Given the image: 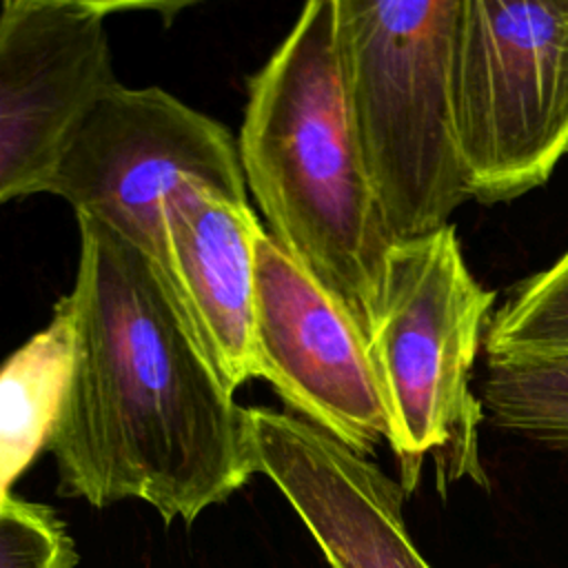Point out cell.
Returning a JSON list of instances; mask_svg holds the SVG:
<instances>
[{
  "mask_svg": "<svg viewBox=\"0 0 568 568\" xmlns=\"http://www.w3.org/2000/svg\"><path fill=\"white\" fill-rule=\"evenodd\" d=\"M246 410L257 473L286 497L331 568H430L408 535L399 481L288 410Z\"/></svg>",
  "mask_w": 568,
  "mask_h": 568,
  "instance_id": "cell-9",
  "label": "cell"
},
{
  "mask_svg": "<svg viewBox=\"0 0 568 568\" xmlns=\"http://www.w3.org/2000/svg\"><path fill=\"white\" fill-rule=\"evenodd\" d=\"M184 180L248 202L237 140L224 124L160 87L115 82L75 122L42 193L122 233L166 280L162 200Z\"/></svg>",
  "mask_w": 568,
  "mask_h": 568,
  "instance_id": "cell-6",
  "label": "cell"
},
{
  "mask_svg": "<svg viewBox=\"0 0 568 568\" xmlns=\"http://www.w3.org/2000/svg\"><path fill=\"white\" fill-rule=\"evenodd\" d=\"M166 284L229 393L253 373L255 240L248 202L184 180L162 200Z\"/></svg>",
  "mask_w": 568,
  "mask_h": 568,
  "instance_id": "cell-10",
  "label": "cell"
},
{
  "mask_svg": "<svg viewBox=\"0 0 568 568\" xmlns=\"http://www.w3.org/2000/svg\"><path fill=\"white\" fill-rule=\"evenodd\" d=\"M450 104L470 200L546 184L568 155V0H459Z\"/></svg>",
  "mask_w": 568,
  "mask_h": 568,
  "instance_id": "cell-5",
  "label": "cell"
},
{
  "mask_svg": "<svg viewBox=\"0 0 568 568\" xmlns=\"http://www.w3.org/2000/svg\"><path fill=\"white\" fill-rule=\"evenodd\" d=\"M459 0H337L346 109L393 242L430 235L470 200L453 131Z\"/></svg>",
  "mask_w": 568,
  "mask_h": 568,
  "instance_id": "cell-3",
  "label": "cell"
},
{
  "mask_svg": "<svg viewBox=\"0 0 568 568\" xmlns=\"http://www.w3.org/2000/svg\"><path fill=\"white\" fill-rule=\"evenodd\" d=\"M67 395L47 444L58 493L95 508L138 499L193 524L255 473L237 406L160 266L115 229L78 215Z\"/></svg>",
  "mask_w": 568,
  "mask_h": 568,
  "instance_id": "cell-1",
  "label": "cell"
},
{
  "mask_svg": "<svg viewBox=\"0 0 568 568\" xmlns=\"http://www.w3.org/2000/svg\"><path fill=\"white\" fill-rule=\"evenodd\" d=\"M115 2L0 7V204L42 193L69 133L118 82L106 33Z\"/></svg>",
  "mask_w": 568,
  "mask_h": 568,
  "instance_id": "cell-8",
  "label": "cell"
},
{
  "mask_svg": "<svg viewBox=\"0 0 568 568\" xmlns=\"http://www.w3.org/2000/svg\"><path fill=\"white\" fill-rule=\"evenodd\" d=\"M71 362V322L55 302L51 322L0 364V504L38 453L47 450Z\"/></svg>",
  "mask_w": 568,
  "mask_h": 568,
  "instance_id": "cell-11",
  "label": "cell"
},
{
  "mask_svg": "<svg viewBox=\"0 0 568 568\" xmlns=\"http://www.w3.org/2000/svg\"><path fill=\"white\" fill-rule=\"evenodd\" d=\"M75 566V544L53 508L16 495L0 504V568Z\"/></svg>",
  "mask_w": 568,
  "mask_h": 568,
  "instance_id": "cell-14",
  "label": "cell"
},
{
  "mask_svg": "<svg viewBox=\"0 0 568 568\" xmlns=\"http://www.w3.org/2000/svg\"><path fill=\"white\" fill-rule=\"evenodd\" d=\"M484 351L486 357L568 355V248L508 293L490 315Z\"/></svg>",
  "mask_w": 568,
  "mask_h": 568,
  "instance_id": "cell-13",
  "label": "cell"
},
{
  "mask_svg": "<svg viewBox=\"0 0 568 568\" xmlns=\"http://www.w3.org/2000/svg\"><path fill=\"white\" fill-rule=\"evenodd\" d=\"M253 373L288 413L359 455L386 442V410L368 339L348 311L275 240H255Z\"/></svg>",
  "mask_w": 568,
  "mask_h": 568,
  "instance_id": "cell-7",
  "label": "cell"
},
{
  "mask_svg": "<svg viewBox=\"0 0 568 568\" xmlns=\"http://www.w3.org/2000/svg\"><path fill=\"white\" fill-rule=\"evenodd\" d=\"M479 399L495 428L568 450V355L486 357Z\"/></svg>",
  "mask_w": 568,
  "mask_h": 568,
  "instance_id": "cell-12",
  "label": "cell"
},
{
  "mask_svg": "<svg viewBox=\"0 0 568 568\" xmlns=\"http://www.w3.org/2000/svg\"><path fill=\"white\" fill-rule=\"evenodd\" d=\"M246 89L237 151L264 231L371 339L395 242L346 109L337 0L306 2Z\"/></svg>",
  "mask_w": 568,
  "mask_h": 568,
  "instance_id": "cell-2",
  "label": "cell"
},
{
  "mask_svg": "<svg viewBox=\"0 0 568 568\" xmlns=\"http://www.w3.org/2000/svg\"><path fill=\"white\" fill-rule=\"evenodd\" d=\"M495 297L468 271L453 224L390 248L368 351L406 495L417 488L426 457L442 497L462 479L488 488L479 457L486 413L470 373Z\"/></svg>",
  "mask_w": 568,
  "mask_h": 568,
  "instance_id": "cell-4",
  "label": "cell"
}]
</instances>
